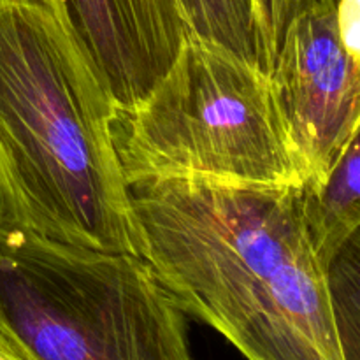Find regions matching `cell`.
Masks as SVG:
<instances>
[{
	"mask_svg": "<svg viewBox=\"0 0 360 360\" xmlns=\"http://www.w3.org/2000/svg\"><path fill=\"white\" fill-rule=\"evenodd\" d=\"M115 109L139 104L188 34L179 0H53Z\"/></svg>",
	"mask_w": 360,
	"mask_h": 360,
	"instance_id": "8992f818",
	"label": "cell"
},
{
	"mask_svg": "<svg viewBox=\"0 0 360 360\" xmlns=\"http://www.w3.org/2000/svg\"><path fill=\"white\" fill-rule=\"evenodd\" d=\"M109 130L129 188L186 178L302 185L269 74L190 32L153 90L112 109Z\"/></svg>",
	"mask_w": 360,
	"mask_h": 360,
	"instance_id": "277c9868",
	"label": "cell"
},
{
	"mask_svg": "<svg viewBox=\"0 0 360 360\" xmlns=\"http://www.w3.org/2000/svg\"><path fill=\"white\" fill-rule=\"evenodd\" d=\"M360 146L359 134L338 158L326 178L301 185L302 206L313 248L322 266L359 234L360 225Z\"/></svg>",
	"mask_w": 360,
	"mask_h": 360,
	"instance_id": "52a82bcc",
	"label": "cell"
},
{
	"mask_svg": "<svg viewBox=\"0 0 360 360\" xmlns=\"http://www.w3.org/2000/svg\"><path fill=\"white\" fill-rule=\"evenodd\" d=\"M129 193L139 255L185 315L248 360H352L301 186L186 178Z\"/></svg>",
	"mask_w": 360,
	"mask_h": 360,
	"instance_id": "6da1fadb",
	"label": "cell"
},
{
	"mask_svg": "<svg viewBox=\"0 0 360 360\" xmlns=\"http://www.w3.org/2000/svg\"><path fill=\"white\" fill-rule=\"evenodd\" d=\"M0 336L30 360H195L186 315L136 253L0 217Z\"/></svg>",
	"mask_w": 360,
	"mask_h": 360,
	"instance_id": "3957f363",
	"label": "cell"
},
{
	"mask_svg": "<svg viewBox=\"0 0 360 360\" xmlns=\"http://www.w3.org/2000/svg\"><path fill=\"white\" fill-rule=\"evenodd\" d=\"M179 6L190 34L269 74L253 0H179Z\"/></svg>",
	"mask_w": 360,
	"mask_h": 360,
	"instance_id": "ba28073f",
	"label": "cell"
},
{
	"mask_svg": "<svg viewBox=\"0 0 360 360\" xmlns=\"http://www.w3.org/2000/svg\"><path fill=\"white\" fill-rule=\"evenodd\" d=\"M313 2L315 0H253L269 74L290 23Z\"/></svg>",
	"mask_w": 360,
	"mask_h": 360,
	"instance_id": "30bf717a",
	"label": "cell"
},
{
	"mask_svg": "<svg viewBox=\"0 0 360 360\" xmlns=\"http://www.w3.org/2000/svg\"><path fill=\"white\" fill-rule=\"evenodd\" d=\"M327 281L343 343L352 360H360L359 234L327 266Z\"/></svg>",
	"mask_w": 360,
	"mask_h": 360,
	"instance_id": "9c48e42d",
	"label": "cell"
},
{
	"mask_svg": "<svg viewBox=\"0 0 360 360\" xmlns=\"http://www.w3.org/2000/svg\"><path fill=\"white\" fill-rule=\"evenodd\" d=\"M112 109L53 0H0V217L139 255Z\"/></svg>",
	"mask_w": 360,
	"mask_h": 360,
	"instance_id": "7a4b0ae2",
	"label": "cell"
},
{
	"mask_svg": "<svg viewBox=\"0 0 360 360\" xmlns=\"http://www.w3.org/2000/svg\"><path fill=\"white\" fill-rule=\"evenodd\" d=\"M338 32L345 48L359 58L360 30V0H340L336 6Z\"/></svg>",
	"mask_w": 360,
	"mask_h": 360,
	"instance_id": "8fae6325",
	"label": "cell"
},
{
	"mask_svg": "<svg viewBox=\"0 0 360 360\" xmlns=\"http://www.w3.org/2000/svg\"><path fill=\"white\" fill-rule=\"evenodd\" d=\"M269 77L302 183L323 179L360 127V58L341 41L336 4L315 0L294 18Z\"/></svg>",
	"mask_w": 360,
	"mask_h": 360,
	"instance_id": "5b68a950",
	"label": "cell"
}]
</instances>
